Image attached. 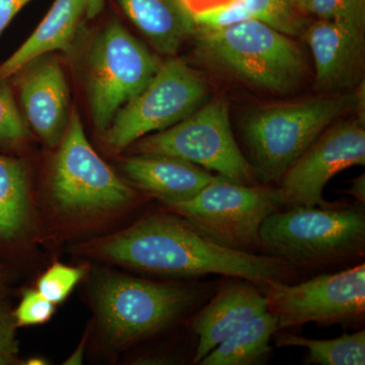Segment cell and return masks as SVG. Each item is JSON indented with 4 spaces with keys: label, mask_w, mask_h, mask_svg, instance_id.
I'll list each match as a JSON object with an SVG mask.
<instances>
[{
    "label": "cell",
    "mask_w": 365,
    "mask_h": 365,
    "mask_svg": "<svg viewBox=\"0 0 365 365\" xmlns=\"http://www.w3.org/2000/svg\"><path fill=\"white\" fill-rule=\"evenodd\" d=\"M284 207L279 189L239 184L218 176L189 200L168 206L206 239L234 251L258 254L262 225Z\"/></svg>",
    "instance_id": "cell-6"
},
{
    "label": "cell",
    "mask_w": 365,
    "mask_h": 365,
    "mask_svg": "<svg viewBox=\"0 0 365 365\" xmlns=\"http://www.w3.org/2000/svg\"><path fill=\"white\" fill-rule=\"evenodd\" d=\"M199 43L209 61L262 90L287 93L306 72L304 54L294 41L257 20L201 30Z\"/></svg>",
    "instance_id": "cell-5"
},
{
    "label": "cell",
    "mask_w": 365,
    "mask_h": 365,
    "mask_svg": "<svg viewBox=\"0 0 365 365\" xmlns=\"http://www.w3.org/2000/svg\"><path fill=\"white\" fill-rule=\"evenodd\" d=\"M85 4L86 19L97 18L104 11L107 0H81Z\"/></svg>",
    "instance_id": "cell-31"
},
{
    "label": "cell",
    "mask_w": 365,
    "mask_h": 365,
    "mask_svg": "<svg viewBox=\"0 0 365 365\" xmlns=\"http://www.w3.org/2000/svg\"><path fill=\"white\" fill-rule=\"evenodd\" d=\"M59 143L53 165L51 191L61 210L72 215H93L133 202V190L91 148L76 110L71 112Z\"/></svg>",
    "instance_id": "cell-10"
},
{
    "label": "cell",
    "mask_w": 365,
    "mask_h": 365,
    "mask_svg": "<svg viewBox=\"0 0 365 365\" xmlns=\"http://www.w3.org/2000/svg\"><path fill=\"white\" fill-rule=\"evenodd\" d=\"M364 93L271 106L250 115L245 143L258 181L279 182L284 173L338 118L364 102Z\"/></svg>",
    "instance_id": "cell-3"
},
{
    "label": "cell",
    "mask_w": 365,
    "mask_h": 365,
    "mask_svg": "<svg viewBox=\"0 0 365 365\" xmlns=\"http://www.w3.org/2000/svg\"><path fill=\"white\" fill-rule=\"evenodd\" d=\"M297 6L299 7L300 11H304L306 14V6L307 4V0H292Z\"/></svg>",
    "instance_id": "cell-33"
},
{
    "label": "cell",
    "mask_w": 365,
    "mask_h": 365,
    "mask_svg": "<svg viewBox=\"0 0 365 365\" xmlns=\"http://www.w3.org/2000/svg\"><path fill=\"white\" fill-rule=\"evenodd\" d=\"M225 278L215 297L192 319V331L198 338L193 364H200L235 331L268 311L258 285L244 278Z\"/></svg>",
    "instance_id": "cell-14"
},
{
    "label": "cell",
    "mask_w": 365,
    "mask_h": 365,
    "mask_svg": "<svg viewBox=\"0 0 365 365\" xmlns=\"http://www.w3.org/2000/svg\"><path fill=\"white\" fill-rule=\"evenodd\" d=\"M85 64V88L93 125L101 133L118 112L150 83L162 62L117 18L93 38Z\"/></svg>",
    "instance_id": "cell-7"
},
{
    "label": "cell",
    "mask_w": 365,
    "mask_h": 365,
    "mask_svg": "<svg viewBox=\"0 0 365 365\" xmlns=\"http://www.w3.org/2000/svg\"><path fill=\"white\" fill-rule=\"evenodd\" d=\"M30 215L28 176L21 160L0 155V239L11 241Z\"/></svg>",
    "instance_id": "cell-20"
},
{
    "label": "cell",
    "mask_w": 365,
    "mask_h": 365,
    "mask_svg": "<svg viewBox=\"0 0 365 365\" xmlns=\"http://www.w3.org/2000/svg\"><path fill=\"white\" fill-rule=\"evenodd\" d=\"M93 252L106 260L146 272L181 277L222 275L244 278L259 287L294 283L297 269L271 255L234 251L206 239L184 218L153 215L98 242Z\"/></svg>",
    "instance_id": "cell-1"
},
{
    "label": "cell",
    "mask_w": 365,
    "mask_h": 365,
    "mask_svg": "<svg viewBox=\"0 0 365 365\" xmlns=\"http://www.w3.org/2000/svg\"><path fill=\"white\" fill-rule=\"evenodd\" d=\"M278 331L275 314L265 312L256 317L220 343L202 359L200 365H256L267 361L270 343Z\"/></svg>",
    "instance_id": "cell-19"
},
{
    "label": "cell",
    "mask_w": 365,
    "mask_h": 365,
    "mask_svg": "<svg viewBox=\"0 0 365 365\" xmlns=\"http://www.w3.org/2000/svg\"><path fill=\"white\" fill-rule=\"evenodd\" d=\"M340 193L347 194V195L355 197L360 203L365 202V176L364 174L353 179L350 182V186L347 189L343 190Z\"/></svg>",
    "instance_id": "cell-30"
},
{
    "label": "cell",
    "mask_w": 365,
    "mask_h": 365,
    "mask_svg": "<svg viewBox=\"0 0 365 365\" xmlns=\"http://www.w3.org/2000/svg\"><path fill=\"white\" fill-rule=\"evenodd\" d=\"M321 90L352 86L364 59V31L340 21L317 20L304 30Z\"/></svg>",
    "instance_id": "cell-15"
},
{
    "label": "cell",
    "mask_w": 365,
    "mask_h": 365,
    "mask_svg": "<svg viewBox=\"0 0 365 365\" xmlns=\"http://www.w3.org/2000/svg\"><path fill=\"white\" fill-rule=\"evenodd\" d=\"M207 93L198 72L182 60H168L150 83L118 112L105 131V143L119 153L144 136L165 130L195 112Z\"/></svg>",
    "instance_id": "cell-11"
},
{
    "label": "cell",
    "mask_w": 365,
    "mask_h": 365,
    "mask_svg": "<svg viewBox=\"0 0 365 365\" xmlns=\"http://www.w3.org/2000/svg\"><path fill=\"white\" fill-rule=\"evenodd\" d=\"M18 86L26 124L49 146L57 145L68 124V83L58 60L45 55L34 60L13 78Z\"/></svg>",
    "instance_id": "cell-13"
},
{
    "label": "cell",
    "mask_w": 365,
    "mask_h": 365,
    "mask_svg": "<svg viewBox=\"0 0 365 365\" xmlns=\"http://www.w3.org/2000/svg\"><path fill=\"white\" fill-rule=\"evenodd\" d=\"M14 317L0 304V365L14 364L19 354Z\"/></svg>",
    "instance_id": "cell-28"
},
{
    "label": "cell",
    "mask_w": 365,
    "mask_h": 365,
    "mask_svg": "<svg viewBox=\"0 0 365 365\" xmlns=\"http://www.w3.org/2000/svg\"><path fill=\"white\" fill-rule=\"evenodd\" d=\"M187 1H188V0H184V2L185 4H186V6ZM228 1H230V0H215V2H213V6H220V4H227V2Z\"/></svg>",
    "instance_id": "cell-34"
},
{
    "label": "cell",
    "mask_w": 365,
    "mask_h": 365,
    "mask_svg": "<svg viewBox=\"0 0 365 365\" xmlns=\"http://www.w3.org/2000/svg\"><path fill=\"white\" fill-rule=\"evenodd\" d=\"M262 250L299 270H325L364 258V208L292 207L269 216Z\"/></svg>",
    "instance_id": "cell-2"
},
{
    "label": "cell",
    "mask_w": 365,
    "mask_h": 365,
    "mask_svg": "<svg viewBox=\"0 0 365 365\" xmlns=\"http://www.w3.org/2000/svg\"><path fill=\"white\" fill-rule=\"evenodd\" d=\"M122 169L132 182L167 207L193 198L218 177L181 158L153 153L125 158Z\"/></svg>",
    "instance_id": "cell-16"
},
{
    "label": "cell",
    "mask_w": 365,
    "mask_h": 365,
    "mask_svg": "<svg viewBox=\"0 0 365 365\" xmlns=\"http://www.w3.org/2000/svg\"><path fill=\"white\" fill-rule=\"evenodd\" d=\"M133 144L135 153L181 158L230 181L259 184L251 163L235 141L228 108L222 101L204 106L177 124Z\"/></svg>",
    "instance_id": "cell-8"
},
{
    "label": "cell",
    "mask_w": 365,
    "mask_h": 365,
    "mask_svg": "<svg viewBox=\"0 0 365 365\" xmlns=\"http://www.w3.org/2000/svg\"><path fill=\"white\" fill-rule=\"evenodd\" d=\"M28 135V124L19 109L11 78L2 79L0 81V143H19Z\"/></svg>",
    "instance_id": "cell-23"
},
{
    "label": "cell",
    "mask_w": 365,
    "mask_h": 365,
    "mask_svg": "<svg viewBox=\"0 0 365 365\" xmlns=\"http://www.w3.org/2000/svg\"><path fill=\"white\" fill-rule=\"evenodd\" d=\"M210 287L106 275L95 287L101 326L113 345L150 337L208 299Z\"/></svg>",
    "instance_id": "cell-4"
},
{
    "label": "cell",
    "mask_w": 365,
    "mask_h": 365,
    "mask_svg": "<svg viewBox=\"0 0 365 365\" xmlns=\"http://www.w3.org/2000/svg\"><path fill=\"white\" fill-rule=\"evenodd\" d=\"M158 52L175 55L196 28L184 0H115Z\"/></svg>",
    "instance_id": "cell-18"
},
{
    "label": "cell",
    "mask_w": 365,
    "mask_h": 365,
    "mask_svg": "<svg viewBox=\"0 0 365 365\" xmlns=\"http://www.w3.org/2000/svg\"><path fill=\"white\" fill-rule=\"evenodd\" d=\"M253 20L283 35L299 36L306 30L304 13L292 0H244Z\"/></svg>",
    "instance_id": "cell-22"
},
{
    "label": "cell",
    "mask_w": 365,
    "mask_h": 365,
    "mask_svg": "<svg viewBox=\"0 0 365 365\" xmlns=\"http://www.w3.org/2000/svg\"><path fill=\"white\" fill-rule=\"evenodd\" d=\"M54 304L45 299L39 292L28 290L24 294L14 314L16 327L40 325L51 319Z\"/></svg>",
    "instance_id": "cell-27"
},
{
    "label": "cell",
    "mask_w": 365,
    "mask_h": 365,
    "mask_svg": "<svg viewBox=\"0 0 365 365\" xmlns=\"http://www.w3.org/2000/svg\"><path fill=\"white\" fill-rule=\"evenodd\" d=\"M85 19L86 7L81 0H55L32 35L0 64V81L13 78L34 60L45 55L71 51Z\"/></svg>",
    "instance_id": "cell-17"
},
{
    "label": "cell",
    "mask_w": 365,
    "mask_h": 365,
    "mask_svg": "<svg viewBox=\"0 0 365 365\" xmlns=\"http://www.w3.org/2000/svg\"><path fill=\"white\" fill-rule=\"evenodd\" d=\"M83 275V268L69 267L60 263L54 264L38 281V292L52 304H59L68 297Z\"/></svg>",
    "instance_id": "cell-25"
},
{
    "label": "cell",
    "mask_w": 365,
    "mask_h": 365,
    "mask_svg": "<svg viewBox=\"0 0 365 365\" xmlns=\"http://www.w3.org/2000/svg\"><path fill=\"white\" fill-rule=\"evenodd\" d=\"M365 165V130L361 119L328 127L284 173L279 189L284 207H328L323 196L340 172Z\"/></svg>",
    "instance_id": "cell-12"
},
{
    "label": "cell",
    "mask_w": 365,
    "mask_h": 365,
    "mask_svg": "<svg viewBox=\"0 0 365 365\" xmlns=\"http://www.w3.org/2000/svg\"><path fill=\"white\" fill-rule=\"evenodd\" d=\"M193 20L201 30L217 31L253 18L244 0H230L227 4L197 11L193 14Z\"/></svg>",
    "instance_id": "cell-26"
},
{
    "label": "cell",
    "mask_w": 365,
    "mask_h": 365,
    "mask_svg": "<svg viewBox=\"0 0 365 365\" xmlns=\"http://www.w3.org/2000/svg\"><path fill=\"white\" fill-rule=\"evenodd\" d=\"M306 14L317 20L340 21L364 30V0H307Z\"/></svg>",
    "instance_id": "cell-24"
},
{
    "label": "cell",
    "mask_w": 365,
    "mask_h": 365,
    "mask_svg": "<svg viewBox=\"0 0 365 365\" xmlns=\"http://www.w3.org/2000/svg\"><path fill=\"white\" fill-rule=\"evenodd\" d=\"M272 340L276 347L307 348L306 364L364 365L365 330L353 334H343L334 339L318 340L302 337L288 332L274 333Z\"/></svg>",
    "instance_id": "cell-21"
},
{
    "label": "cell",
    "mask_w": 365,
    "mask_h": 365,
    "mask_svg": "<svg viewBox=\"0 0 365 365\" xmlns=\"http://www.w3.org/2000/svg\"><path fill=\"white\" fill-rule=\"evenodd\" d=\"M278 331L316 324L357 326L365 318V264L323 273L297 283L267 282L261 287Z\"/></svg>",
    "instance_id": "cell-9"
},
{
    "label": "cell",
    "mask_w": 365,
    "mask_h": 365,
    "mask_svg": "<svg viewBox=\"0 0 365 365\" xmlns=\"http://www.w3.org/2000/svg\"><path fill=\"white\" fill-rule=\"evenodd\" d=\"M83 348L85 343L78 346V350L66 360V364H83Z\"/></svg>",
    "instance_id": "cell-32"
},
{
    "label": "cell",
    "mask_w": 365,
    "mask_h": 365,
    "mask_svg": "<svg viewBox=\"0 0 365 365\" xmlns=\"http://www.w3.org/2000/svg\"><path fill=\"white\" fill-rule=\"evenodd\" d=\"M32 0H0V36L9 26L14 16Z\"/></svg>",
    "instance_id": "cell-29"
}]
</instances>
